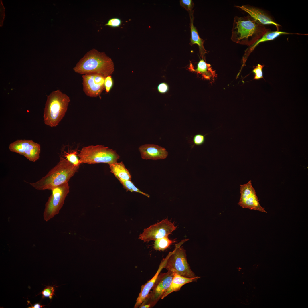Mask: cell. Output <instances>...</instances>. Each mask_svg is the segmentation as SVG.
Returning <instances> with one entry per match:
<instances>
[{"instance_id":"obj_1","label":"cell","mask_w":308,"mask_h":308,"mask_svg":"<svg viewBox=\"0 0 308 308\" xmlns=\"http://www.w3.org/2000/svg\"><path fill=\"white\" fill-rule=\"evenodd\" d=\"M270 31L249 15L236 16L234 19L231 38L236 43L249 46Z\"/></svg>"},{"instance_id":"obj_2","label":"cell","mask_w":308,"mask_h":308,"mask_svg":"<svg viewBox=\"0 0 308 308\" xmlns=\"http://www.w3.org/2000/svg\"><path fill=\"white\" fill-rule=\"evenodd\" d=\"M73 69L81 74H96L105 77L112 74L114 65L111 59L104 52L93 49L85 54Z\"/></svg>"},{"instance_id":"obj_3","label":"cell","mask_w":308,"mask_h":308,"mask_svg":"<svg viewBox=\"0 0 308 308\" xmlns=\"http://www.w3.org/2000/svg\"><path fill=\"white\" fill-rule=\"evenodd\" d=\"M76 166L63 157H60L58 163L40 180L29 184L37 190H51L53 188L68 183L77 171Z\"/></svg>"},{"instance_id":"obj_4","label":"cell","mask_w":308,"mask_h":308,"mask_svg":"<svg viewBox=\"0 0 308 308\" xmlns=\"http://www.w3.org/2000/svg\"><path fill=\"white\" fill-rule=\"evenodd\" d=\"M70 101V97L59 90L47 96L44 112V124L51 127L56 126L64 117Z\"/></svg>"},{"instance_id":"obj_5","label":"cell","mask_w":308,"mask_h":308,"mask_svg":"<svg viewBox=\"0 0 308 308\" xmlns=\"http://www.w3.org/2000/svg\"><path fill=\"white\" fill-rule=\"evenodd\" d=\"M78 156L82 163L88 164L104 163L109 165L117 162L120 158L115 150L99 145L83 147Z\"/></svg>"},{"instance_id":"obj_6","label":"cell","mask_w":308,"mask_h":308,"mask_svg":"<svg viewBox=\"0 0 308 308\" xmlns=\"http://www.w3.org/2000/svg\"><path fill=\"white\" fill-rule=\"evenodd\" d=\"M187 240H183V242L176 244L174 250L169 253L164 268L186 277L194 278L196 276L187 262L186 251L180 246Z\"/></svg>"},{"instance_id":"obj_7","label":"cell","mask_w":308,"mask_h":308,"mask_svg":"<svg viewBox=\"0 0 308 308\" xmlns=\"http://www.w3.org/2000/svg\"><path fill=\"white\" fill-rule=\"evenodd\" d=\"M51 190L52 194L45 204L43 214L44 220L46 222L58 214L69 192V186L67 183L54 187Z\"/></svg>"},{"instance_id":"obj_8","label":"cell","mask_w":308,"mask_h":308,"mask_svg":"<svg viewBox=\"0 0 308 308\" xmlns=\"http://www.w3.org/2000/svg\"><path fill=\"white\" fill-rule=\"evenodd\" d=\"M173 275V273L170 271L159 274L151 289L152 291L141 304H149L150 307H153L168 289Z\"/></svg>"},{"instance_id":"obj_9","label":"cell","mask_w":308,"mask_h":308,"mask_svg":"<svg viewBox=\"0 0 308 308\" xmlns=\"http://www.w3.org/2000/svg\"><path fill=\"white\" fill-rule=\"evenodd\" d=\"M173 223L167 218L144 229L139 238L144 242L162 238L168 235L176 229Z\"/></svg>"},{"instance_id":"obj_10","label":"cell","mask_w":308,"mask_h":308,"mask_svg":"<svg viewBox=\"0 0 308 308\" xmlns=\"http://www.w3.org/2000/svg\"><path fill=\"white\" fill-rule=\"evenodd\" d=\"M9 148L11 151L23 155L31 162L36 161L40 157V145L31 140H17L10 143Z\"/></svg>"},{"instance_id":"obj_11","label":"cell","mask_w":308,"mask_h":308,"mask_svg":"<svg viewBox=\"0 0 308 308\" xmlns=\"http://www.w3.org/2000/svg\"><path fill=\"white\" fill-rule=\"evenodd\" d=\"M240 189V196L239 205L243 208L267 213L260 204L251 180L245 184L241 185Z\"/></svg>"},{"instance_id":"obj_12","label":"cell","mask_w":308,"mask_h":308,"mask_svg":"<svg viewBox=\"0 0 308 308\" xmlns=\"http://www.w3.org/2000/svg\"><path fill=\"white\" fill-rule=\"evenodd\" d=\"M83 90L85 94L91 97H96L105 90L103 76L96 74L82 75Z\"/></svg>"},{"instance_id":"obj_13","label":"cell","mask_w":308,"mask_h":308,"mask_svg":"<svg viewBox=\"0 0 308 308\" xmlns=\"http://www.w3.org/2000/svg\"><path fill=\"white\" fill-rule=\"evenodd\" d=\"M141 158L145 159L157 160L166 158L168 153L164 148L152 144H146L139 148Z\"/></svg>"},{"instance_id":"obj_14","label":"cell","mask_w":308,"mask_h":308,"mask_svg":"<svg viewBox=\"0 0 308 308\" xmlns=\"http://www.w3.org/2000/svg\"><path fill=\"white\" fill-rule=\"evenodd\" d=\"M247 13L249 15L262 25H273L276 26L277 31L280 25L274 21L271 17L261 9L249 5L236 6Z\"/></svg>"},{"instance_id":"obj_15","label":"cell","mask_w":308,"mask_h":308,"mask_svg":"<svg viewBox=\"0 0 308 308\" xmlns=\"http://www.w3.org/2000/svg\"><path fill=\"white\" fill-rule=\"evenodd\" d=\"M168 256V254L165 258L162 260L156 274L152 278L141 286L140 292L134 307L135 308H137L139 307L148 297L149 292L153 286L159 275L162 269L164 268Z\"/></svg>"},{"instance_id":"obj_16","label":"cell","mask_w":308,"mask_h":308,"mask_svg":"<svg viewBox=\"0 0 308 308\" xmlns=\"http://www.w3.org/2000/svg\"><path fill=\"white\" fill-rule=\"evenodd\" d=\"M189 13L190 19V27L191 32L190 42L189 44L193 45V44H196L198 45L200 56L202 58L204 59L205 55L207 53L204 46L205 40L200 38L196 27L193 25L194 11H191Z\"/></svg>"},{"instance_id":"obj_17","label":"cell","mask_w":308,"mask_h":308,"mask_svg":"<svg viewBox=\"0 0 308 308\" xmlns=\"http://www.w3.org/2000/svg\"><path fill=\"white\" fill-rule=\"evenodd\" d=\"M293 34L287 32L276 31H269L264 34L260 38L252 45L249 46L245 50L242 58L243 65H244L249 56L253 51L255 48L260 43L270 40H273L281 35Z\"/></svg>"},{"instance_id":"obj_18","label":"cell","mask_w":308,"mask_h":308,"mask_svg":"<svg viewBox=\"0 0 308 308\" xmlns=\"http://www.w3.org/2000/svg\"><path fill=\"white\" fill-rule=\"evenodd\" d=\"M199 278L198 277L192 278H187L173 273V278L169 287L161 299H163L173 292L179 291L184 285L196 281Z\"/></svg>"},{"instance_id":"obj_19","label":"cell","mask_w":308,"mask_h":308,"mask_svg":"<svg viewBox=\"0 0 308 308\" xmlns=\"http://www.w3.org/2000/svg\"><path fill=\"white\" fill-rule=\"evenodd\" d=\"M110 172L119 180H130L131 175L122 162H116L109 165Z\"/></svg>"},{"instance_id":"obj_20","label":"cell","mask_w":308,"mask_h":308,"mask_svg":"<svg viewBox=\"0 0 308 308\" xmlns=\"http://www.w3.org/2000/svg\"><path fill=\"white\" fill-rule=\"evenodd\" d=\"M193 70L195 72L201 74L206 79L210 80L216 76L215 71L213 70L211 65L206 63L203 58L197 63V68Z\"/></svg>"},{"instance_id":"obj_21","label":"cell","mask_w":308,"mask_h":308,"mask_svg":"<svg viewBox=\"0 0 308 308\" xmlns=\"http://www.w3.org/2000/svg\"><path fill=\"white\" fill-rule=\"evenodd\" d=\"M173 242L174 241L169 239L168 236H166L155 240L154 248L156 250L163 251Z\"/></svg>"},{"instance_id":"obj_22","label":"cell","mask_w":308,"mask_h":308,"mask_svg":"<svg viewBox=\"0 0 308 308\" xmlns=\"http://www.w3.org/2000/svg\"><path fill=\"white\" fill-rule=\"evenodd\" d=\"M64 156L66 159L74 166L79 167L80 165L82 163L76 150L70 151L68 152H65Z\"/></svg>"},{"instance_id":"obj_23","label":"cell","mask_w":308,"mask_h":308,"mask_svg":"<svg viewBox=\"0 0 308 308\" xmlns=\"http://www.w3.org/2000/svg\"><path fill=\"white\" fill-rule=\"evenodd\" d=\"M119 181L127 191H130L131 192H135L140 193L148 198L150 196L148 194L140 191L135 186L131 180L122 181L119 180Z\"/></svg>"},{"instance_id":"obj_24","label":"cell","mask_w":308,"mask_h":308,"mask_svg":"<svg viewBox=\"0 0 308 308\" xmlns=\"http://www.w3.org/2000/svg\"><path fill=\"white\" fill-rule=\"evenodd\" d=\"M55 288L54 286H47L45 287L40 293L42 294V298H48L52 299L54 295Z\"/></svg>"},{"instance_id":"obj_25","label":"cell","mask_w":308,"mask_h":308,"mask_svg":"<svg viewBox=\"0 0 308 308\" xmlns=\"http://www.w3.org/2000/svg\"><path fill=\"white\" fill-rule=\"evenodd\" d=\"M264 66V65L258 64L254 67L252 72L255 74L254 79L258 80L264 78L262 72V69Z\"/></svg>"},{"instance_id":"obj_26","label":"cell","mask_w":308,"mask_h":308,"mask_svg":"<svg viewBox=\"0 0 308 308\" xmlns=\"http://www.w3.org/2000/svg\"><path fill=\"white\" fill-rule=\"evenodd\" d=\"M121 20L118 18L114 17L110 19L105 25L115 28L119 27L122 23Z\"/></svg>"},{"instance_id":"obj_27","label":"cell","mask_w":308,"mask_h":308,"mask_svg":"<svg viewBox=\"0 0 308 308\" xmlns=\"http://www.w3.org/2000/svg\"><path fill=\"white\" fill-rule=\"evenodd\" d=\"M180 5L189 12L193 11L194 4L192 0H181Z\"/></svg>"},{"instance_id":"obj_28","label":"cell","mask_w":308,"mask_h":308,"mask_svg":"<svg viewBox=\"0 0 308 308\" xmlns=\"http://www.w3.org/2000/svg\"><path fill=\"white\" fill-rule=\"evenodd\" d=\"M207 134L204 135L201 134H197L195 135L194 136L193 139L194 143L193 146L194 145L198 146L203 144L205 141V136Z\"/></svg>"},{"instance_id":"obj_29","label":"cell","mask_w":308,"mask_h":308,"mask_svg":"<svg viewBox=\"0 0 308 308\" xmlns=\"http://www.w3.org/2000/svg\"><path fill=\"white\" fill-rule=\"evenodd\" d=\"M104 85L106 93L109 92L113 85V81L111 76H109L105 77Z\"/></svg>"},{"instance_id":"obj_30","label":"cell","mask_w":308,"mask_h":308,"mask_svg":"<svg viewBox=\"0 0 308 308\" xmlns=\"http://www.w3.org/2000/svg\"><path fill=\"white\" fill-rule=\"evenodd\" d=\"M157 89L159 93L163 94H165L169 91V87L168 84L166 83L162 82L158 85Z\"/></svg>"},{"instance_id":"obj_31","label":"cell","mask_w":308,"mask_h":308,"mask_svg":"<svg viewBox=\"0 0 308 308\" xmlns=\"http://www.w3.org/2000/svg\"><path fill=\"white\" fill-rule=\"evenodd\" d=\"M45 305H42L39 303H36L34 304L33 305H31V307H29V308H42Z\"/></svg>"},{"instance_id":"obj_32","label":"cell","mask_w":308,"mask_h":308,"mask_svg":"<svg viewBox=\"0 0 308 308\" xmlns=\"http://www.w3.org/2000/svg\"><path fill=\"white\" fill-rule=\"evenodd\" d=\"M150 305L149 304H141L139 306V308H150Z\"/></svg>"}]
</instances>
